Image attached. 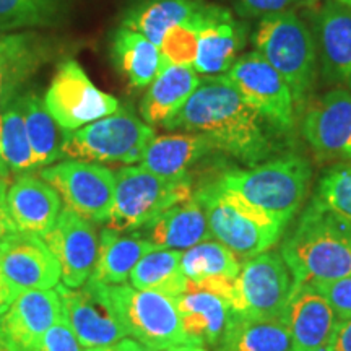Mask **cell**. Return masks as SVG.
Wrapping results in <instances>:
<instances>
[{"label": "cell", "instance_id": "16", "mask_svg": "<svg viewBox=\"0 0 351 351\" xmlns=\"http://www.w3.org/2000/svg\"><path fill=\"white\" fill-rule=\"evenodd\" d=\"M247 26L225 7L199 8V44L194 69L199 75H225L247 43Z\"/></svg>", "mask_w": 351, "mask_h": 351}, {"label": "cell", "instance_id": "36", "mask_svg": "<svg viewBox=\"0 0 351 351\" xmlns=\"http://www.w3.org/2000/svg\"><path fill=\"white\" fill-rule=\"evenodd\" d=\"M315 197L351 223V163H340L326 171Z\"/></svg>", "mask_w": 351, "mask_h": 351}, {"label": "cell", "instance_id": "5", "mask_svg": "<svg viewBox=\"0 0 351 351\" xmlns=\"http://www.w3.org/2000/svg\"><path fill=\"white\" fill-rule=\"evenodd\" d=\"M194 197L207 215L212 238L238 258L247 261L269 251L283 236L282 225L226 191L218 179L202 184Z\"/></svg>", "mask_w": 351, "mask_h": 351}, {"label": "cell", "instance_id": "38", "mask_svg": "<svg viewBox=\"0 0 351 351\" xmlns=\"http://www.w3.org/2000/svg\"><path fill=\"white\" fill-rule=\"evenodd\" d=\"M313 287L317 288L320 295L330 302L340 320L351 319V275L335 280V282L317 283Z\"/></svg>", "mask_w": 351, "mask_h": 351}, {"label": "cell", "instance_id": "45", "mask_svg": "<svg viewBox=\"0 0 351 351\" xmlns=\"http://www.w3.org/2000/svg\"><path fill=\"white\" fill-rule=\"evenodd\" d=\"M166 351H208L207 346L204 345H194V343H182V345H176L171 346Z\"/></svg>", "mask_w": 351, "mask_h": 351}, {"label": "cell", "instance_id": "42", "mask_svg": "<svg viewBox=\"0 0 351 351\" xmlns=\"http://www.w3.org/2000/svg\"><path fill=\"white\" fill-rule=\"evenodd\" d=\"M330 348L332 351H351V319L340 320L333 333Z\"/></svg>", "mask_w": 351, "mask_h": 351}, {"label": "cell", "instance_id": "32", "mask_svg": "<svg viewBox=\"0 0 351 351\" xmlns=\"http://www.w3.org/2000/svg\"><path fill=\"white\" fill-rule=\"evenodd\" d=\"M182 251L153 249L140 258L129 276L130 285L137 289L156 291L179 298L187 289L189 280L181 269Z\"/></svg>", "mask_w": 351, "mask_h": 351}, {"label": "cell", "instance_id": "11", "mask_svg": "<svg viewBox=\"0 0 351 351\" xmlns=\"http://www.w3.org/2000/svg\"><path fill=\"white\" fill-rule=\"evenodd\" d=\"M44 104L64 130H77L121 108L119 99L99 90L73 59L59 64Z\"/></svg>", "mask_w": 351, "mask_h": 351}, {"label": "cell", "instance_id": "1", "mask_svg": "<svg viewBox=\"0 0 351 351\" xmlns=\"http://www.w3.org/2000/svg\"><path fill=\"white\" fill-rule=\"evenodd\" d=\"M163 127L207 135L219 152L247 166L267 161L278 148L271 125L245 103L225 75L202 78L186 104Z\"/></svg>", "mask_w": 351, "mask_h": 351}, {"label": "cell", "instance_id": "12", "mask_svg": "<svg viewBox=\"0 0 351 351\" xmlns=\"http://www.w3.org/2000/svg\"><path fill=\"white\" fill-rule=\"evenodd\" d=\"M62 315L83 350L106 348L124 340L127 335L114 311L109 285L88 280L80 288L56 287Z\"/></svg>", "mask_w": 351, "mask_h": 351}, {"label": "cell", "instance_id": "37", "mask_svg": "<svg viewBox=\"0 0 351 351\" xmlns=\"http://www.w3.org/2000/svg\"><path fill=\"white\" fill-rule=\"evenodd\" d=\"M199 44V10L182 23L171 28L161 43L160 49L169 64L194 67Z\"/></svg>", "mask_w": 351, "mask_h": 351}, {"label": "cell", "instance_id": "50", "mask_svg": "<svg viewBox=\"0 0 351 351\" xmlns=\"http://www.w3.org/2000/svg\"><path fill=\"white\" fill-rule=\"evenodd\" d=\"M0 163H2V161H0Z\"/></svg>", "mask_w": 351, "mask_h": 351}, {"label": "cell", "instance_id": "28", "mask_svg": "<svg viewBox=\"0 0 351 351\" xmlns=\"http://www.w3.org/2000/svg\"><path fill=\"white\" fill-rule=\"evenodd\" d=\"M217 351H293L283 317L258 319L230 313Z\"/></svg>", "mask_w": 351, "mask_h": 351}, {"label": "cell", "instance_id": "35", "mask_svg": "<svg viewBox=\"0 0 351 351\" xmlns=\"http://www.w3.org/2000/svg\"><path fill=\"white\" fill-rule=\"evenodd\" d=\"M62 13L64 0H0V34L52 26Z\"/></svg>", "mask_w": 351, "mask_h": 351}, {"label": "cell", "instance_id": "15", "mask_svg": "<svg viewBox=\"0 0 351 351\" xmlns=\"http://www.w3.org/2000/svg\"><path fill=\"white\" fill-rule=\"evenodd\" d=\"M44 243L60 265V280L67 288H80L93 274L99 236L95 223L62 208Z\"/></svg>", "mask_w": 351, "mask_h": 351}, {"label": "cell", "instance_id": "7", "mask_svg": "<svg viewBox=\"0 0 351 351\" xmlns=\"http://www.w3.org/2000/svg\"><path fill=\"white\" fill-rule=\"evenodd\" d=\"M155 137L152 125L129 109L119 108L80 129L65 130L62 155L69 160L127 166L142 160L143 152Z\"/></svg>", "mask_w": 351, "mask_h": 351}, {"label": "cell", "instance_id": "39", "mask_svg": "<svg viewBox=\"0 0 351 351\" xmlns=\"http://www.w3.org/2000/svg\"><path fill=\"white\" fill-rule=\"evenodd\" d=\"M234 10L243 19H263L274 13L291 12L293 7L301 5L300 0H232Z\"/></svg>", "mask_w": 351, "mask_h": 351}, {"label": "cell", "instance_id": "14", "mask_svg": "<svg viewBox=\"0 0 351 351\" xmlns=\"http://www.w3.org/2000/svg\"><path fill=\"white\" fill-rule=\"evenodd\" d=\"M301 130L320 158L351 161V91L333 88L311 99L302 111Z\"/></svg>", "mask_w": 351, "mask_h": 351}, {"label": "cell", "instance_id": "31", "mask_svg": "<svg viewBox=\"0 0 351 351\" xmlns=\"http://www.w3.org/2000/svg\"><path fill=\"white\" fill-rule=\"evenodd\" d=\"M19 99L34 163L36 168H46L64 156L65 130L51 116L44 104V98L39 95L29 91V93H21Z\"/></svg>", "mask_w": 351, "mask_h": 351}, {"label": "cell", "instance_id": "20", "mask_svg": "<svg viewBox=\"0 0 351 351\" xmlns=\"http://www.w3.org/2000/svg\"><path fill=\"white\" fill-rule=\"evenodd\" d=\"M7 212L16 232L44 238L54 226L62 199L44 179L33 174H20L7 187Z\"/></svg>", "mask_w": 351, "mask_h": 351}, {"label": "cell", "instance_id": "13", "mask_svg": "<svg viewBox=\"0 0 351 351\" xmlns=\"http://www.w3.org/2000/svg\"><path fill=\"white\" fill-rule=\"evenodd\" d=\"M293 289V275L280 251H269L241 263L238 301L231 313L258 319L283 317Z\"/></svg>", "mask_w": 351, "mask_h": 351}, {"label": "cell", "instance_id": "21", "mask_svg": "<svg viewBox=\"0 0 351 351\" xmlns=\"http://www.w3.org/2000/svg\"><path fill=\"white\" fill-rule=\"evenodd\" d=\"M315 41L324 80L351 91V7L327 0L319 13Z\"/></svg>", "mask_w": 351, "mask_h": 351}, {"label": "cell", "instance_id": "22", "mask_svg": "<svg viewBox=\"0 0 351 351\" xmlns=\"http://www.w3.org/2000/svg\"><path fill=\"white\" fill-rule=\"evenodd\" d=\"M52 56L51 43L34 32L0 34V111Z\"/></svg>", "mask_w": 351, "mask_h": 351}, {"label": "cell", "instance_id": "6", "mask_svg": "<svg viewBox=\"0 0 351 351\" xmlns=\"http://www.w3.org/2000/svg\"><path fill=\"white\" fill-rule=\"evenodd\" d=\"M194 195V179L163 178L143 166L127 165L116 171V192L108 228L138 231L158 215Z\"/></svg>", "mask_w": 351, "mask_h": 351}, {"label": "cell", "instance_id": "17", "mask_svg": "<svg viewBox=\"0 0 351 351\" xmlns=\"http://www.w3.org/2000/svg\"><path fill=\"white\" fill-rule=\"evenodd\" d=\"M0 271L20 291L52 289L59 285L60 265L43 238L13 232L0 247Z\"/></svg>", "mask_w": 351, "mask_h": 351}, {"label": "cell", "instance_id": "43", "mask_svg": "<svg viewBox=\"0 0 351 351\" xmlns=\"http://www.w3.org/2000/svg\"><path fill=\"white\" fill-rule=\"evenodd\" d=\"M20 293V289L13 287L5 276H3L2 271H0V317L7 313L8 307L13 304V301L19 298Z\"/></svg>", "mask_w": 351, "mask_h": 351}, {"label": "cell", "instance_id": "44", "mask_svg": "<svg viewBox=\"0 0 351 351\" xmlns=\"http://www.w3.org/2000/svg\"><path fill=\"white\" fill-rule=\"evenodd\" d=\"M83 351H152L150 348L140 343L137 340L124 339L117 341L116 345L106 346V348H93V350H83Z\"/></svg>", "mask_w": 351, "mask_h": 351}, {"label": "cell", "instance_id": "34", "mask_svg": "<svg viewBox=\"0 0 351 351\" xmlns=\"http://www.w3.org/2000/svg\"><path fill=\"white\" fill-rule=\"evenodd\" d=\"M181 269L189 282L197 283L215 276L238 278L241 262L221 243L210 239L182 252Z\"/></svg>", "mask_w": 351, "mask_h": 351}, {"label": "cell", "instance_id": "27", "mask_svg": "<svg viewBox=\"0 0 351 351\" xmlns=\"http://www.w3.org/2000/svg\"><path fill=\"white\" fill-rule=\"evenodd\" d=\"M156 249L138 232L124 234L111 228L99 232L98 256L90 280L104 285H124L140 258Z\"/></svg>", "mask_w": 351, "mask_h": 351}, {"label": "cell", "instance_id": "49", "mask_svg": "<svg viewBox=\"0 0 351 351\" xmlns=\"http://www.w3.org/2000/svg\"><path fill=\"white\" fill-rule=\"evenodd\" d=\"M317 351H332V348H330V345H326V346H322V348H319Z\"/></svg>", "mask_w": 351, "mask_h": 351}, {"label": "cell", "instance_id": "41", "mask_svg": "<svg viewBox=\"0 0 351 351\" xmlns=\"http://www.w3.org/2000/svg\"><path fill=\"white\" fill-rule=\"evenodd\" d=\"M5 195H7V182L0 179V247H2V244L10 238L13 232H16L15 228L12 225L10 217H8Z\"/></svg>", "mask_w": 351, "mask_h": 351}, {"label": "cell", "instance_id": "30", "mask_svg": "<svg viewBox=\"0 0 351 351\" xmlns=\"http://www.w3.org/2000/svg\"><path fill=\"white\" fill-rule=\"evenodd\" d=\"M207 3L205 0H134L124 13L122 28L143 34L161 46L166 33Z\"/></svg>", "mask_w": 351, "mask_h": 351}, {"label": "cell", "instance_id": "4", "mask_svg": "<svg viewBox=\"0 0 351 351\" xmlns=\"http://www.w3.org/2000/svg\"><path fill=\"white\" fill-rule=\"evenodd\" d=\"M251 41L254 49L288 83L298 112L313 99L319 73L317 41L295 12H282L258 20Z\"/></svg>", "mask_w": 351, "mask_h": 351}, {"label": "cell", "instance_id": "25", "mask_svg": "<svg viewBox=\"0 0 351 351\" xmlns=\"http://www.w3.org/2000/svg\"><path fill=\"white\" fill-rule=\"evenodd\" d=\"M176 306L189 343L218 345L231 313L230 306L221 298L187 283L186 291L176 298Z\"/></svg>", "mask_w": 351, "mask_h": 351}, {"label": "cell", "instance_id": "23", "mask_svg": "<svg viewBox=\"0 0 351 351\" xmlns=\"http://www.w3.org/2000/svg\"><path fill=\"white\" fill-rule=\"evenodd\" d=\"M140 236L156 249L187 251L212 239L207 215L194 195L174 205L140 228Z\"/></svg>", "mask_w": 351, "mask_h": 351}, {"label": "cell", "instance_id": "19", "mask_svg": "<svg viewBox=\"0 0 351 351\" xmlns=\"http://www.w3.org/2000/svg\"><path fill=\"white\" fill-rule=\"evenodd\" d=\"M62 317L56 289H26L0 317V332L16 351H36L46 332Z\"/></svg>", "mask_w": 351, "mask_h": 351}, {"label": "cell", "instance_id": "40", "mask_svg": "<svg viewBox=\"0 0 351 351\" xmlns=\"http://www.w3.org/2000/svg\"><path fill=\"white\" fill-rule=\"evenodd\" d=\"M36 351H83V348L62 317L46 332Z\"/></svg>", "mask_w": 351, "mask_h": 351}, {"label": "cell", "instance_id": "9", "mask_svg": "<svg viewBox=\"0 0 351 351\" xmlns=\"http://www.w3.org/2000/svg\"><path fill=\"white\" fill-rule=\"evenodd\" d=\"M44 179L64 200L65 208L91 223H106L116 192V173L91 161L67 160L41 169Z\"/></svg>", "mask_w": 351, "mask_h": 351}, {"label": "cell", "instance_id": "2", "mask_svg": "<svg viewBox=\"0 0 351 351\" xmlns=\"http://www.w3.org/2000/svg\"><path fill=\"white\" fill-rule=\"evenodd\" d=\"M293 283L317 285L351 275V223L317 197L285 236L280 249Z\"/></svg>", "mask_w": 351, "mask_h": 351}, {"label": "cell", "instance_id": "48", "mask_svg": "<svg viewBox=\"0 0 351 351\" xmlns=\"http://www.w3.org/2000/svg\"><path fill=\"white\" fill-rule=\"evenodd\" d=\"M337 2H340V3H343V5L351 7V0H337Z\"/></svg>", "mask_w": 351, "mask_h": 351}, {"label": "cell", "instance_id": "29", "mask_svg": "<svg viewBox=\"0 0 351 351\" xmlns=\"http://www.w3.org/2000/svg\"><path fill=\"white\" fill-rule=\"evenodd\" d=\"M111 54L117 70L134 88H147L168 64L160 46L122 26L112 36Z\"/></svg>", "mask_w": 351, "mask_h": 351}, {"label": "cell", "instance_id": "18", "mask_svg": "<svg viewBox=\"0 0 351 351\" xmlns=\"http://www.w3.org/2000/svg\"><path fill=\"white\" fill-rule=\"evenodd\" d=\"M283 320L291 335L293 351H317L330 345L340 322L330 302L317 288L306 283H293Z\"/></svg>", "mask_w": 351, "mask_h": 351}, {"label": "cell", "instance_id": "33", "mask_svg": "<svg viewBox=\"0 0 351 351\" xmlns=\"http://www.w3.org/2000/svg\"><path fill=\"white\" fill-rule=\"evenodd\" d=\"M19 96L0 111V161L10 174H25L36 168Z\"/></svg>", "mask_w": 351, "mask_h": 351}, {"label": "cell", "instance_id": "46", "mask_svg": "<svg viewBox=\"0 0 351 351\" xmlns=\"http://www.w3.org/2000/svg\"><path fill=\"white\" fill-rule=\"evenodd\" d=\"M0 351H16L15 346H13L5 337H3L2 332H0Z\"/></svg>", "mask_w": 351, "mask_h": 351}, {"label": "cell", "instance_id": "26", "mask_svg": "<svg viewBox=\"0 0 351 351\" xmlns=\"http://www.w3.org/2000/svg\"><path fill=\"white\" fill-rule=\"evenodd\" d=\"M200 75L189 65L166 64L160 75L148 85L140 104L143 121L148 125H165L191 98L200 83Z\"/></svg>", "mask_w": 351, "mask_h": 351}, {"label": "cell", "instance_id": "8", "mask_svg": "<svg viewBox=\"0 0 351 351\" xmlns=\"http://www.w3.org/2000/svg\"><path fill=\"white\" fill-rule=\"evenodd\" d=\"M109 295L127 335L152 351L189 343L176 300L129 285H109Z\"/></svg>", "mask_w": 351, "mask_h": 351}, {"label": "cell", "instance_id": "3", "mask_svg": "<svg viewBox=\"0 0 351 351\" xmlns=\"http://www.w3.org/2000/svg\"><path fill=\"white\" fill-rule=\"evenodd\" d=\"M313 168L304 156L287 155L219 174L218 182L285 230L309 195Z\"/></svg>", "mask_w": 351, "mask_h": 351}, {"label": "cell", "instance_id": "10", "mask_svg": "<svg viewBox=\"0 0 351 351\" xmlns=\"http://www.w3.org/2000/svg\"><path fill=\"white\" fill-rule=\"evenodd\" d=\"M239 95L278 132H291L296 125V106L288 83L258 52L239 56L225 73Z\"/></svg>", "mask_w": 351, "mask_h": 351}, {"label": "cell", "instance_id": "24", "mask_svg": "<svg viewBox=\"0 0 351 351\" xmlns=\"http://www.w3.org/2000/svg\"><path fill=\"white\" fill-rule=\"evenodd\" d=\"M218 152L217 145L204 134L182 132L155 137L143 152L140 166L163 178H187L189 169L210 153Z\"/></svg>", "mask_w": 351, "mask_h": 351}, {"label": "cell", "instance_id": "47", "mask_svg": "<svg viewBox=\"0 0 351 351\" xmlns=\"http://www.w3.org/2000/svg\"><path fill=\"white\" fill-rule=\"evenodd\" d=\"M317 2H320V0H300L301 5H306V7H313Z\"/></svg>", "mask_w": 351, "mask_h": 351}]
</instances>
